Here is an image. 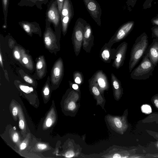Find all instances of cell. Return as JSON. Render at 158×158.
<instances>
[{
	"mask_svg": "<svg viewBox=\"0 0 158 158\" xmlns=\"http://www.w3.org/2000/svg\"><path fill=\"white\" fill-rule=\"evenodd\" d=\"M148 46V36L146 33H143L137 38L131 49L129 64L130 73L143 57Z\"/></svg>",
	"mask_w": 158,
	"mask_h": 158,
	"instance_id": "1",
	"label": "cell"
},
{
	"mask_svg": "<svg viewBox=\"0 0 158 158\" xmlns=\"http://www.w3.org/2000/svg\"><path fill=\"white\" fill-rule=\"evenodd\" d=\"M155 67L150 60L146 52L140 63L131 73L130 78L136 80L148 79L152 75Z\"/></svg>",
	"mask_w": 158,
	"mask_h": 158,
	"instance_id": "2",
	"label": "cell"
},
{
	"mask_svg": "<svg viewBox=\"0 0 158 158\" xmlns=\"http://www.w3.org/2000/svg\"><path fill=\"white\" fill-rule=\"evenodd\" d=\"M85 20L81 18L77 20L73 28L72 39L74 51L76 56L79 54L82 45L85 27L87 24Z\"/></svg>",
	"mask_w": 158,
	"mask_h": 158,
	"instance_id": "3",
	"label": "cell"
},
{
	"mask_svg": "<svg viewBox=\"0 0 158 158\" xmlns=\"http://www.w3.org/2000/svg\"><path fill=\"white\" fill-rule=\"evenodd\" d=\"M73 15V7L71 0H64L60 15L62 30L64 35L66 34L69 24Z\"/></svg>",
	"mask_w": 158,
	"mask_h": 158,
	"instance_id": "4",
	"label": "cell"
},
{
	"mask_svg": "<svg viewBox=\"0 0 158 158\" xmlns=\"http://www.w3.org/2000/svg\"><path fill=\"white\" fill-rule=\"evenodd\" d=\"M134 25L132 21L127 22L119 27L107 43L110 46L125 39L132 30Z\"/></svg>",
	"mask_w": 158,
	"mask_h": 158,
	"instance_id": "5",
	"label": "cell"
},
{
	"mask_svg": "<svg viewBox=\"0 0 158 158\" xmlns=\"http://www.w3.org/2000/svg\"><path fill=\"white\" fill-rule=\"evenodd\" d=\"M87 11L97 24L101 26L102 10L99 4L96 0H83Z\"/></svg>",
	"mask_w": 158,
	"mask_h": 158,
	"instance_id": "6",
	"label": "cell"
},
{
	"mask_svg": "<svg viewBox=\"0 0 158 158\" xmlns=\"http://www.w3.org/2000/svg\"><path fill=\"white\" fill-rule=\"evenodd\" d=\"M128 46L127 42L124 41L120 44L116 49L115 58L112 66L117 69L121 67L123 64Z\"/></svg>",
	"mask_w": 158,
	"mask_h": 158,
	"instance_id": "7",
	"label": "cell"
},
{
	"mask_svg": "<svg viewBox=\"0 0 158 158\" xmlns=\"http://www.w3.org/2000/svg\"><path fill=\"white\" fill-rule=\"evenodd\" d=\"M46 13V19L55 27L58 26L61 21L60 15L58 10L56 0L53 1L50 5Z\"/></svg>",
	"mask_w": 158,
	"mask_h": 158,
	"instance_id": "8",
	"label": "cell"
},
{
	"mask_svg": "<svg viewBox=\"0 0 158 158\" xmlns=\"http://www.w3.org/2000/svg\"><path fill=\"white\" fill-rule=\"evenodd\" d=\"M91 78L96 83L102 94L105 91L107 90L109 84L106 74L102 70L97 71Z\"/></svg>",
	"mask_w": 158,
	"mask_h": 158,
	"instance_id": "9",
	"label": "cell"
},
{
	"mask_svg": "<svg viewBox=\"0 0 158 158\" xmlns=\"http://www.w3.org/2000/svg\"><path fill=\"white\" fill-rule=\"evenodd\" d=\"M107 119L111 127L115 131L123 134L127 127V125L124 117H107Z\"/></svg>",
	"mask_w": 158,
	"mask_h": 158,
	"instance_id": "10",
	"label": "cell"
},
{
	"mask_svg": "<svg viewBox=\"0 0 158 158\" xmlns=\"http://www.w3.org/2000/svg\"><path fill=\"white\" fill-rule=\"evenodd\" d=\"M94 40L91 27L87 23L85 28L82 45L83 49L86 53H90L94 45Z\"/></svg>",
	"mask_w": 158,
	"mask_h": 158,
	"instance_id": "11",
	"label": "cell"
},
{
	"mask_svg": "<svg viewBox=\"0 0 158 158\" xmlns=\"http://www.w3.org/2000/svg\"><path fill=\"white\" fill-rule=\"evenodd\" d=\"M116 49L112 48L107 43L102 47L100 52V57L101 60L106 63H110L112 60L114 59Z\"/></svg>",
	"mask_w": 158,
	"mask_h": 158,
	"instance_id": "12",
	"label": "cell"
},
{
	"mask_svg": "<svg viewBox=\"0 0 158 158\" xmlns=\"http://www.w3.org/2000/svg\"><path fill=\"white\" fill-rule=\"evenodd\" d=\"M146 52L150 60L156 66L158 63V38L153 39Z\"/></svg>",
	"mask_w": 158,
	"mask_h": 158,
	"instance_id": "13",
	"label": "cell"
},
{
	"mask_svg": "<svg viewBox=\"0 0 158 158\" xmlns=\"http://www.w3.org/2000/svg\"><path fill=\"white\" fill-rule=\"evenodd\" d=\"M63 73V64L62 60L59 59L55 64L52 73V81L54 83L58 82L61 79Z\"/></svg>",
	"mask_w": 158,
	"mask_h": 158,
	"instance_id": "14",
	"label": "cell"
},
{
	"mask_svg": "<svg viewBox=\"0 0 158 158\" xmlns=\"http://www.w3.org/2000/svg\"><path fill=\"white\" fill-rule=\"evenodd\" d=\"M111 80L114 98L118 100L123 94V90L121 82L113 73L111 74Z\"/></svg>",
	"mask_w": 158,
	"mask_h": 158,
	"instance_id": "15",
	"label": "cell"
},
{
	"mask_svg": "<svg viewBox=\"0 0 158 158\" xmlns=\"http://www.w3.org/2000/svg\"><path fill=\"white\" fill-rule=\"evenodd\" d=\"M88 81L90 91L96 99L97 105L102 106L104 101V99L98 86L91 78Z\"/></svg>",
	"mask_w": 158,
	"mask_h": 158,
	"instance_id": "16",
	"label": "cell"
},
{
	"mask_svg": "<svg viewBox=\"0 0 158 158\" xmlns=\"http://www.w3.org/2000/svg\"><path fill=\"white\" fill-rule=\"evenodd\" d=\"M54 35L50 27L47 28L44 34V41L45 45L48 48L52 47L55 39Z\"/></svg>",
	"mask_w": 158,
	"mask_h": 158,
	"instance_id": "17",
	"label": "cell"
},
{
	"mask_svg": "<svg viewBox=\"0 0 158 158\" xmlns=\"http://www.w3.org/2000/svg\"><path fill=\"white\" fill-rule=\"evenodd\" d=\"M45 64L44 59L39 58L36 64V68L39 75L42 77L44 74L45 70Z\"/></svg>",
	"mask_w": 158,
	"mask_h": 158,
	"instance_id": "18",
	"label": "cell"
},
{
	"mask_svg": "<svg viewBox=\"0 0 158 158\" xmlns=\"http://www.w3.org/2000/svg\"><path fill=\"white\" fill-rule=\"evenodd\" d=\"M19 24L22 27L24 30L27 33L31 34L33 31L35 26L34 23H30L26 21L19 22Z\"/></svg>",
	"mask_w": 158,
	"mask_h": 158,
	"instance_id": "19",
	"label": "cell"
},
{
	"mask_svg": "<svg viewBox=\"0 0 158 158\" xmlns=\"http://www.w3.org/2000/svg\"><path fill=\"white\" fill-rule=\"evenodd\" d=\"M73 79L75 83L79 85L82 84L84 81L82 73L79 71H75L73 73Z\"/></svg>",
	"mask_w": 158,
	"mask_h": 158,
	"instance_id": "20",
	"label": "cell"
},
{
	"mask_svg": "<svg viewBox=\"0 0 158 158\" xmlns=\"http://www.w3.org/2000/svg\"><path fill=\"white\" fill-rule=\"evenodd\" d=\"M3 8V11L4 15L5 21L4 25H6L7 16L8 10L9 0H2Z\"/></svg>",
	"mask_w": 158,
	"mask_h": 158,
	"instance_id": "21",
	"label": "cell"
},
{
	"mask_svg": "<svg viewBox=\"0 0 158 158\" xmlns=\"http://www.w3.org/2000/svg\"><path fill=\"white\" fill-rule=\"evenodd\" d=\"M20 89L23 92L26 93H29L33 91L32 87H29L24 85H20L19 86Z\"/></svg>",
	"mask_w": 158,
	"mask_h": 158,
	"instance_id": "22",
	"label": "cell"
},
{
	"mask_svg": "<svg viewBox=\"0 0 158 158\" xmlns=\"http://www.w3.org/2000/svg\"><path fill=\"white\" fill-rule=\"evenodd\" d=\"M30 59L27 56L24 55L23 56L22 59V61L23 63L25 65L27 66L28 68H30L29 65H30Z\"/></svg>",
	"mask_w": 158,
	"mask_h": 158,
	"instance_id": "23",
	"label": "cell"
},
{
	"mask_svg": "<svg viewBox=\"0 0 158 158\" xmlns=\"http://www.w3.org/2000/svg\"><path fill=\"white\" fill-rule=\"evenodd\" d=\"M58 10L60 14L61 15L62 9L63 6L64 0H56Z\"/></svg>",
	"mask_w": 158,
	"mask_h": 158,
	"instance_id": "24",
	"label": "cell"
},
{
	"mask_svg": "<svg viewBox=\"0 0 158 158\" xmlns=\"http://www.w3.org/2000/svg\"><path fill=\"white\" fill-rule=\"evenodd\" d=\"M76 107V105L75 102L73 101L70 102L68 106V109L70 110H74Z\"/></svg>",
	"mask_w": 158,
	"mask_h": 158,
	"instance_id": "25",
	"label": "cell"
},
{
	"mask_svg": "<svg viewBox=\"0 0 158 158\" xmlns=\"http://www.w3.org/2000/svg\"><path fill=\"white\" fill-rule=\"evenodd\" d=\"M143 111L145 113H148L151 111V108L150 106L147 105H145L142 107Z\"/></svg>",
	"mask_w": 158,
	"mask_h": 158,
	"instance_id": "26",
	"label": "cell"
},
{
	"mask_svg": "<svg viewBox=\"0 0 158 158\" xmlns=\"http://www.w3.org/2000/svg\"><path fill=\"white\" fill-rule=\"evenodd\" d=\"M75 155V153L72 150L67 152L65 154V157L67 158H71L73 157Z\"/></svg>",
	"mask_w": 158,
	"mask_h": 158,
	"instance_id": "27",
	"label": "cell"
},
{
	"mask_svg": "<svg viewBox=\"0 0 158 158\" xmlns=\"http://www.w3.org/2000/svg\"><path fill=\"white\" fill-rule=\"evenodd\" d=\"M14 55L15 57L17 60H19L21 58L20 53L19 51L17 49L15 50L14 51Z\"/></svg>",
	"mask_w": 158,
	"mask_h": 158,
	"instance_id": "28",
	"label": "cell"
},
{
	"mask_svg": "<svg viewBox=\"0 0 158 158\" xmlns=\"http://www.w3.org/2000/svg\"><path fill=\"white\" fill-rule=\"evenodd\" d=\"M72 86V88L75 90H77V91H79V87L78 84L76 83H70Z\"/></svg>",
	"mask_w": 158,
	"mask_h": 158,
	"instance_id": "29",
	"label": "cell"
},
{
	"mask_svg": "<svg viewBox=\"0 0 158 158\" xmlns=\"http://www.w3.org/2000/svg\"><path fill=\"white\" fill-rule=\"evenodd\" d=\"M153 35L155 38H158V28H155L152 30Z\"/></svg>",
	"mask_w": 158,
	"mask_h": 158,
	"instance_id": "30",
	"label": "cell"
},
{
	"mask_svg": "<svg viewBox=\"0 0 158 158\" xmlns=\"http://www.w3.org/2000/svg\"><path fill=\"white\" fill-rule=\"evenodd\" d=\"M37 147L39 149L44 150L47 148V146L44 144L39 143L37 145Z\"/></svg>",
	"mask_w": 158,
	"mask_h": 158,
	"instance_id": "31",
	"label": "cell"
},
{
	"mask_svg": "<svg viewBox=\"0 0 158 158\" xmlns=\"http://www.w3.org/2000/svg\"><path fill=\"white\" fill-rule=\"evenodd\" d=\"M23 78L26 81L29 83L32 84L33 83V80L31 78L27 76H24Z\"/></svg>",
	"mask_w": 158,
	"mask_h": 158,
	"instance_id": "32",
	"label": "cell"
},
{
	"mask_svg": "<svg viewBox=\"0 0 158 158\" xmlns=\"http://www.w3.org/2000/svg\"><path fill=\"white\" fill-rule=\"evenodd\" d=\"M12 139L13 141L15 142H17L19 139V135L17 133H15L12 137Z\"/></svg>",
	"mask_w": 158,
	"mask_h": 158,
	"instance_id": "33",
	"label": "cell"
},
{
	"mask_svg": "<svg viewBox=\"0 0 158 158\" xmlns=\"http://www.w3.org/2000/svg\"><path fill=\"white\" fill-rule=\"evenodd\" d=\"M46 125L47 127H50L52 124V120L50 118H48L46 121Z\"/></svg>",
	"mask_w": 158,
	"mask_h": 158,
	"instance_id": "34",
	"label": "cell"
},
{
	"mask_svg": "<svg viewBox=\"0 0 158 158\" xmlns=\"http://www.w3.org/2000/svg\"><path fill=\"white\" fill-rule=\"evenodd\" d=\"M19 127L21 129H23L24 128V124L23 121L21 120L19 122Z\"/></svg>",
	"mask_w": 158,
	"mask_h": 158,
	"instance_id": "35",
	"label": "cell"
},
{
	"mask_svg": "<svg viewBox=\"0 0 158 158\" xmlns=\"http://www.w3.org/2000/svg\"><path fill=\"white\" fill-rule=\"evenodd\" d=\"M18 110L16 107H14L12 110V114L14 116H16L18 113Z\"/></svg>",
	"mask_w": 158,
	"mask_h": 158,
	"instance_id": "36",
	"label": "cell"
},
{
	"mask_svg": "<svg viewBox=\"0 0 158 158\" xmlns=\"http://www.w3.org/2000/svg\"><path fill=\"white\" fill-rule=\"evenodd\" d=\"M49 89L47 87H46L44 91V93L45 95H47L49 94Z\"/></svg>",
	"mask_w": 158,
	"mask_h": 158,
	"instance_id": "37",
	"label": "cell"
},
{
	"mask_svg": "<svg viewBox=\"0 0 158 158\" xmlns=\"http://www.w3.org/2000/svg\"><path fill=\"white\" fill-rule=\"evenodd\" d=\"M26 143H23L20 145V149L21 150H23L26 148Z\"/></svg>",
	"mask_w": 158,
	"mask_h": 158,
	"instance_id": "38",
	"label": "cell"
},
{
	"mask_svg": "<svg viewBox=\"0 0 158 158\" xmlns=\"http://www.w3.org/2000/svg\"><path fill=\"white\" fill-rule=\"evenodd\" d=\"M0 61L1 65H2V57L1 53L0 54Z\"/></svg>",
	"mask_w": 158,
	"mask_h": 158,
	"instance_id": "39",
	"label": "cell"
},
{
	"mask_svg": "<svg viewBox=\"0 0 158 158\" xmlns=\"http://www.w3.org/2000/svg\"><path fill=\"white\" fill-rule=\"evenodd\" d=\"M154 22L156 24L158 25V20H155Z\"/></svg>",
	"mask_w": 158,
	"mask_h": 158,
	"instance_id": "40",
	"label": "cell"
},
{
	"mask_svg": "<svg viewBox=\"0 0 158 158\" xmlns=\"http://www.w3.org/2000/svg\"><path fill=\"white\" fill-rule=\"evenodd\" d=\"M34 0V1H42L44 0Z\"/></svg>",
	"mask_w": 158,
	"mask_h": 158,
	"instance_id": "41",
	"label": "cell"
},
{
	"mask_svg": "<svg viewBox=\"0 0 158 158\" xmlns=\"http://www.w3.org/2000/svg\"><path fill=\"white\" fill-rule=\"evenodd\" d=\"M156 146L157 147V148H158V141L156 143Z\"/></svg>",
	"mask_w": 158,
	"mask_h": 158,
	"instance_id": "42",
	"label": "cell"
}]
</instances>
